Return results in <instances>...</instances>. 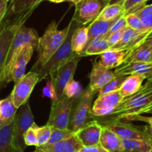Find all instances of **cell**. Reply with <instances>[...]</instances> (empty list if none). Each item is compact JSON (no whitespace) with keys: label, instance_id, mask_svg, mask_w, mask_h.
I'll list each match as a JSON object with an SVG mask.
<instances>
[{"label":"cell","instance_id":"43","mask_svg":"<svg viewBox=\"0 0 152 152\" xmlns=\"http://www.w3.org/2000/svg\"><path fill=\"white\" fill-rule=\"evenodd\" d=\"M123 120L126 121H141L147 123L148 125L152 126V117H144L142 115H136L129 117Z\"/></svg>","mask_w":152,"mask_h":152},{"label":"cell","instance_id":"46","mask_svg":"<svg viewBox=\"0 0 152 152\" xmlns=\"http://www.w3.org/2000/svg\"><path fill=\"white\" fill-rule=\"evenodd\" d=\"M143 23L145 30L148 31H152V15L140 19Z\"/></svg>","mask_w":152,"mask_h":152},{"label":"cell","instance_id":"54","mask_svg":"<svg viewBox=\"0 0 152 152\" xmlns=\"http://www.w3.org/2000/svg\"><path fill=\"white\" fill-rule=\"evenodd\" d=\"M148 114H152V110H151V111H149V113H148Z\"/></svg>","mask_w":152,"mask_h":152},{"label":"cell","instance_id":"35","mask_svg":"<svg viewBox=\"0 0 152 152\" xmlns=\"http://www.w3.org/2000/svg\"><path fill=\"white\" fill-rule=\"evenodd\" d=\"M36 133H37V141H38V147L42 146L47 144L50 137L51 135L52 127L46 124L45 126L39 127L36 126Z\"/></svg>","mask_w":152,"mask_h":152},{"label":"cell","instance_id":"13","mask_svg":"<svg viewBox=\"0 0 152 152\" xmlns=\"http://www.w3.org/2000/svg\"><path fill=\"white\" fill-rule=\"evenodd\" d=\"M101 126L108 128L122 140H150L140 127L124 123L122 120H101Z\"/></svg>","mask_w":152,"mask_h":152},{"label":"cell","instance_id":"29","mask_svg":"<svg viewBox=\"0 0 152 152\" xmlns=\"http://www.w3.org/2000/svg\"><path fill=\"white\" fill-rule=\"evenodd\" d=\"M124 152H150L152 149L151 140H122Z\"/></svg>","mask_w":152,"mask_h":152},{"label":"cell","instance_id":"4","mask_svg":"<svg viewBox=\"0 0 152 152\" xmlns=\"http://www.w3.org/2000/svg\"><path fill=\"white\" fill-rule=\"evenodd\" d=\"M80 26L82 25H80L78 22H77L73 19H71L70 22L69 31L65 41L52 55L48 61L37 73L39 77V82L46 80L48 77L54 72L59 66L63 65L65 62L75 56L76 53L73 52L72 48H71V37L74 31Z\"/></svg>","mask_w":152,"mask_h":152},{"label":"cell","instance_id":"40","mask_svg":"<svg viewBox=\"0 0 152 152\" xmlns=\"http://www.w3.org/2000/svg\"><path fill=\"white\" fill-rule=\"evenodd\" d=\"M46 81H47V83H46L45 86L42 90L43 96L50 98L51 100H57V99H59L51 81L48 78L46 79Z\"/></svg>","mask_w":152,"mask_h":152},{"label":"cell","instance_id":"17","mask_svg":"<svg viewBox=\"0 0 152 152\" xmlns=\"http://www.w3.org/2000/svg\"><path fill=\"white\" fill-rule=\"evenodd\" d=\"M22 25L0 26V80L2 77L6 59L10 45L18 30Z\"/></svg>","mask_w":152,"mask_h":152},{"label":"cell","instance_id":"10","mask_svg":"<svg viewBox=\"0 0 152 152\" xmlns=\"http://www.w3.org/2000/svg\"><path fill=\"white\" fill-rule=\"evenodd\" d=\"M83 57L76 54L71 59L59 66L56 71L50 75V81L54 87L59 99L63 95V91L68 82L74 79V75L77 70V65Z\"/></svg>","mask_w":152,"mask_h":152},{"label":"cell","instance_id":"25","mask_svg":"<svg viewBox=\"0 0 152 152\" xmlns=\"http://www.w3.org/2000/svg\"><path fill=\"white\" fill-rule=\"evenodd\" d=\"M144 80L143 77L138 74L127 76L120 88V94L124 99L138 93L142 88Z\"/></svg>","mask_w":152,"mask_h":152},{"label":"cell","instance_id":"1","mask_svg":"<svg viewBox=\"0 0 152 152\" xmlns=\"http://www.w3.org/2000/svg\"><path fill=\"white\" fill-rule=\"evenodd\" d=\"M70 29V23L63 30H58V24L52 21L45 31L44 34L39 39L37 61L31 71L37 73L39 70L48 61L65 41Z\"/></svg>","mask_w":152,"mask_h":152},{"label":"cell","instance_id":"12","mask_svg":"<svg viewBox=\"0 0 152 152\" xmlns=\"http://www.w3.org/2000/svg\"><path fill=\"white\" fill-rule=\"evenodd\" d=\"M124 100L120 90L110 92L98 96L92 105L91 116L94 117H102L111 114Z\"/></svg>","mask_w":152,"mask_h":152},{"label":"cell","instance_id":"11","mask_svg":"<svg viewBox=\"0 0 152 152\" xmlns=\"http://www.w3.org/2000/svg\"><path fill=\"white\" fill-rule=\"evenodd\" d=\"M37 83H39L38 74L30 71L15 83L10 96L16 108H19L23 104L28 102Z\"/></svg>","mask_w":152,"mask_h":152},{"label":"cell","instance_id":"37","mask_svg":"<svg viewBox=\"0 0 152 152\" xmlns=\"http://www.w3.org/2000/svg\"><path fill=\"white\" fill-rule=\"evenodd\" d=\"M125 16H126V20L128 27L132 28V29L137 30V31H144V32H151V31H148L145 30L142 20L135 14L131 13V14L126 15Z\"/></svg>","mask_w":152,"mask_h":152},{"label":"cell","instance_id":"30","mask_svg":"<svg viewBox=\"0 0 152 152\" xmlns=\"http://www.w3.org/2000/svg\"><path fill=\"white\" fill-rule=\"evenodd\" d=\"M124 15V9L121 4H108L102 10L96 20L110 22Z\"/></svg>","mask_w":152,"mask_h":152},{"label":"cell","instance_id":"42","mask_svg":"<svg viewBox=\"0 0 152 152\" xmlns=\"http://www.w3.org/2000/svg\"><path fill=\"white\" fill-rule=\"evenodd\" d=\"M134 14H135L137 16H138L140 19H142V18L151 16L152 15V4H145L144 7H142V8L140 9L139 10H137V12H135Z\"/></svg>","mask_w":152,"mask_h":152},{"label":"cell","instance_id":"6","mask_svg":"<svg viewBox=\"0 0 152 152\" xmlns=\"http://www.w3.org/2000/svg\"><path fill=\"white\" fill-rule=\"evenodd\" d=\"M94 94L89 87H88L79 98L76 106L73 108L68 129L74 133L93 120L91 108Z\"/></svg>","mask_w":152,"mask_h":152},{"label":"cell","instance_id":"20","mask_svg":"<svg viewBox=\"0 0 152 152\" xmlns=\"http://www.w3.org/2000/svg\"><path fill=\"white\" fill-rule=\"evenodd\" d=\"M117 76H129L138 74L149 80L152 77V62H129L123 63L114 71Z\"/></svg>","mask_w":152,"mask_h":152},{"label":"cell","instance_id":"24","mask_svg":"<svg viewBox=\"0 0 152 152\" xmlns=\"http://www.w3.org/2000/svg\"><path fill=\"white\" fill-rule=\"evenodd\" d=\"M18 108L15 106L10 94L0 100V128L7 126L14 120Z\"/></svg>","mask_w":152,"mask_h":152},{"label":"cell","instance_id":"9","mask_svg":"<svg viewBox=\"0 0 152 152\" xmlns=\"http://www.w3.org/2000/svg\"><path fill=\"white\" fill-rule=\"evenodd\" d=\"M35 123L34 115L31 111L29 101L19 108L16 117L14 127V143L17 152H24L27 145L24 141V135L27 130Z\"/></svg>","mask_w":152,"mask_h":152},{"label":"cell","instance_id":"14","mask_svg":"<svg viewBox=\"0 0 152 152\" xmlns=\"http://www.w3.org/2000/svg\"><path fill=\"white\" fill-rule=\"evenodd\" d=\"M34 50L35 49L31 44H26L23 46L12 65L7 80V84L10 82H14L16 83L25 75L27 65L31 60Z\"/></svg>","mask_w":152,"mask_h":152},{"label":"cell","instance_id":"18","mask_svg":"<svg viewBox=\"0 0 152 152\" xmlns=\"http://www.w3.org/2000/svg\"><path fill=\"white\" fill-rule=\"evenodd\" d=\"M132 50L129 49H108L101 53L98 63L107 69L117 68L124 63Z\"/></svg>","mask_w":152,"mask_h":152},{"label":"cell","instance_id":"53","mask_svg":"<svg viewBox=\"0 0 152 152\" xmlns=\"http://www.w3.org/2000/svg\"><path fill=\"white\" fill-rule=\"evenodd\" d=\"M47 1H51V2L53 3H61L63 2V1H65V0H47Z\"/></svg>","mask_w":152,"mask_h":152},{"label":"cell","instance_id":"31","mask_svg":"<svg viewBox=\"0 0 152 152\" xmlns=\"http://www.w3.org/2000/svg\"><path fill=\"white\" fill-rule=\"evenodd\" d=\"M108 49H110V47L108 40L103 37H98L89 43L83 53V56L101 54Z\"/></svg>","mask_w":152,"mask_h":152},{"label":"cell","instance_id":"5","mask_svg":"<svg viewBox=\"0 0 152 152\" xmlns=\"http://www.w3.org/2000/svg\"><path fill=\"white\" fill-rule=\"evenodd\" d=\"M43 0H13L0 26L24 25L35 9Z\"/></svg>","mask_w":152,"mask_h":152},{"label":"cell","instance_id":"56","mask_svg":"<svg viewBox=\"0 0 152 152\" xmlns=\"http://www.w3.org/2000/svg\"><path fill=\"white\" fill-rule=\"evenodd\" d=\"M150 152H152V149L151 150V151H150Z\"/></svg>","mask_w":152,"mask_h":152},{"label":"cell","instance_id":"2","mask_svg":"<svg viewBox=\"0 0 152 152\" xmlns=\"http://www.w3.org/2000/svg\"><path fill=\"white\" fill-rule=\"evenodd\" d=\"M151 110H152V91L137 93L125 99L111 114L99 118L101 120H123L132 116L148 114Z\"/></svg>","mask_w":152,"mask_h":152},{"label":"cell","instance_id":"7","mask_svg":"<svg viewBox=\"0 0 152 152\" xmlns=\"http://www.w3.org/2000/svg\"><path fill=\"white\" fill-rule=\"evenodd\" d=\"M75 101L76 99L65 96H62L57 100H52L47 125L55 129H68L71 112Z\"/></svg>","mask_w":152,"mask_h":152},{"label":"cell","instance_id":"27","mask_svg":"<svg viewBox=\"0 0 152 152\" xmlns=\"http://www.w3.org/2000/svg\"><path fill=\"white\" fill-rule=\"evenodd\" d=\"M152 62V46L141 43L131 51L124 63Z\"/></svg>","mask_w":152,"mask_h":152},{"label":"cell","instance_id":"48","mask_svg":"<svg viewBox=\"0 0 152 152\" xmlns=\"http://www.w3.org/2000/svg\"><path fill=\"white\" fill-rule=\"evenodd\" d=\"M140 129L144 132V134L146 135L147 137L152 142V126L147 125V126L140 127Z\"/></svg>","mask_w":152,"mask_h":152},{"label":"cell","instance_id":"33","mask_svg":"<svg viewBox=\"0 0 152 152\" xmlns=\"http://www.w3.org/2000/svg\"><path fill=\"white\" fill-rule=\"evenodd\" d=\"M73 135H74V133L69 129H59L52 128L51 135L50 137V139H49L47 144H45V145H53V144L57 143V142L71 137Z\"/></svg>","mask_w":152,"mask_h":152},{"label":"cell","instance_id":"39","mask_svg":"<svg viewBox=\"0 0 152 152\" xmlns=\"http://www.w3.org/2000/svg\"><path fill=\"white\" fill-rule=\"evenodd\" d=\"M36 126L37 124L34 123L24 135V141L27 146H34L38 147V141H37V133H36Z\"/></svg>","mask_w":152,"mask_h":152},{"label":"cell","instance_id":"15","mask_svg":"<svg viewBox=\"0 0 152 152\" xmlns=\"http://www.w3.org/2000/svg\"><path fill=\"white\" fill-rule=\"evenodd\" d=\"M116 77L114 71L103 68L97 62H94L89 74V88L94 94L98 93L101 88Z\"/></svg>","mask_w":152,"mask_h":152},{"label":"cell","instance_id":"44","mask_svg":"<svg viewBox=\"0 0 152 152\" xmlns=\"http://www.w3.org/2000/svg\"><path fill=\"white\" fill-rule=\"evenodd\" d=\"M78 152H108L106 150L104 149L100 144H97L95 145H91V146H83Z\"/></svg>","mask_w":152,"mask_h":152},{"label":"cell","instance_id":"47","mask_svg":"<svg viewBox=\"0 0 152 152\" xmlns=\"http://www.w3.org/2000/svg\"><path fill=\"white\" fill-rule=\"evenodd\" d=\"M151 91H152V77L147 80L146 83L142 86L138 93H148Z\"/></svg>","mask_w":152,"mask_h":152},{"label":"cell","instance_id":"19","mask_svg":"<svg viewBox=\"0 0 152 152\" xmlns=\"http://www.w3.org/2000/svg\"><path fill=\"white\" fill-rule=\"evenodd\" d=\"M150 32L137 31L127 27L117 45L110 49H129L133 50L144 41Z\"/></svg>","mask_w":152,"mask_h":152},{"label":"cell","instance_id":"16","mask_svg":"<svg viewBox=\"0 0 152 152\" xmlns=\"http://www.w3.org/2000/svg\"><path fill=\"white\" fill-rule=\"evenodd\" d=\"M102 126L97 120H93L74 133L83 146H91L99 144Z\"/></svg>","mask_w":152,"mask_h":152},{"label":"cell","instance_id":"21","mask_svg":"<svg viewBox=\"0 0 152 152\" xmlns=\"http://www.w3.org/2000/svg\"><path fill=\"white\" fill-rule=\"evenodd\" d=\"M99 144L108 152H124L122 139L112 131L102 126Z\"/></svg>","mask_w":152,"mask_h":152},{"label":"cell","instance_id":"51","mask_svg":"<svg viewBox=\"0 0 152 152\" xmlns=\"http://www.w3.org/2000/svg\"><path fill=\"white\" fill-rule=\"evenodd\" d=\"M33 152H48L45 149H44L42 147H37V149Z\"/></svg>","mask_w":152,"mask_h":152},{"label":"cell","instance_id":"38","mask_svg":"<svg viewBox=\"0 0 152 152\" xmlns=\"http://www.w3.org/2000/svg\"><path fill=\"white\" fill-rule=\"evenodd\" d=\"M127 26V23H126V16L125 15H123V16H120L118 19H116L114 21V23L111 25V26L110 27L109 30L107 32V34H105V36H103V38L107 39L108 38L111 34H112L113 33L117 32V31H120V30L123 29V28H126Z\"/></svg>","mask_w":152,"mask_h":152},{"label":"cell","instance_id":"3","mask_svg":"<svg viewBox=\"0 0 152 152\" xmlns=\"http://www.w3.org/2000/svg\"><path fill=\"white\" fill-rule=\"evenodd\" d=\"M39 39V37L37 34V31L34 28H27L25 25H22L18 30L7 53V59L4 64V71L0 80V86H4L7 85V80L8 78L12 65L23 46L26 44H31L34 46V49L37 50L38 47Z\"/></svg>","mask_w":152,"mask_h":152},{"label":"cell","instance_id":"22","mask_svg":"<svg viewBox=\"0 0 152 152\" xmlns=\"http://www.w3.org/2000/svg\"><path fill=\"white\" fill-rule=\"evenodd\" d=\"M16 118L7 126L0 128V152H17L14 143Z\"/></svg>","mask_w":152,"mask_h":152},{"label":"cell","instance_id":"45","mask_svg":"<svg viewBox=\"0 0 152 152\" xmlns=\"http://www.w3.org/2000/svg\"><path fill=\"white\" fill-rule=\"evenodd\" d=\"M8 2L9 1L7 0H0V25L4 19L6 12H7Z\"/></svg>","mask_w":152,"mask_h":152},{"label":"cell","instance_id":"8","mask_svg":"<svg viewBox=\"0 0 152 152\" xmlns=\"http://www.w3.org/2000/svg\"><path fill=\"white\" fill-rule=\"evenodd\" d=\"M110 0H82L75 4V12L72 19L80 25H86L97 19Z\"/></svg>","mask_w":152,"mask_h":152},{"label":"cell","instance_id":"36","mask_svg":"<svg viewBox=\"0 0 152 152\" xmlns=\"http://www.w3.org/2000/svg\"><path fill=\"white\" fill-rule=\"evenodd\" d=\"M148 0H126L123 4L124 9V15L134 13L140 9L146 4V2Z\"/></svg>","mask_w":152,"mask_h":152},{"label":"cell","instance_id":"32","mask_svg":"<svg viewBox=\"0 0 152 152\" xmlns=\"http://www.w3.org/2000/svg\"><path fill=\"white\" fill-rule=\"evenodd\" d=\"M83 93V87L80 84V83L72 79L65 86L62 96H65L68 98H71V99H77L81 96Z\"/></svg>","mask_w":152,"mask_h":152},{"label":"cell","instance_id":"52","mask_svg":"<svg viewBox=\"0 0 152 152\" xmlns=\"http://www.w3.org/2000/svg\"><path fill=\"white\" fill-rule=\"evenodd\" d=\"M82 0H65V1H70V2L73 3L74 4H77V3H79L80 1H81Z\"/></svg>","mask_w":152,"mask_h":152},{"label":"cell","instance_id":"34","mask_svg":"<svg viewBox=\"0 0 152 152\" xmlns=\"http://www.w3.org/2000/svg\"><path fill=\"white\" fill-rule=\"evenodd\" d=\"M126 77H127V76H117L115 78H114L112 80H111L108 84L105 85L102 88H101L100 90L99 91V92H98V94H99L98 96H100V95L110 93V92H113L115 91L120 90L122 84H123V82L125 81Z\"/></svg>","mask_w":152,"mask_h":152},{"label":"cell","instance_id":"26","mask_svg":"<svg viewBox=\"0 0 152 152\" xmlns=\"http://www.w3.org/2000/svg\"><path fill=\"white\" fill-rule=\"evenodd\" d=\"M40 147L45 149L48 152H78L83 145L77 137L73 135L71 137L53 145H42Z\"/></svg>","mask_w":152,"mask_h":152},{"label":"cell","instance_id":"28","mask_svg":"<svg viewBox=\"0 0 152 152\" xmlns=\"http://www.w3.org/2000/svg\"><path fill=\"white\" fill-rule=\"evenodd\" d=\"M115 20L110 21V22L94 20L91 23L89 24L88 25V41L87 46L91 42H92L96 38L102 37L103 36H105L109 30L110 27L111 26V25L114 23ZM87 46H86V48H87Z\"/></svg>","mask_w":152,"mask_h":152},{"label":"cell","instance_id":"41","mask_svg":"<svg viewBox=\"0 0 152 152\" xmlns=\"http://www.w3.org/2000/svg\"><path fill=\"white\" fill-rule=\"evenodd\" d=\"M126 28H127V27H126ZM126 28H123V29L120 30V31H117V32L113 33L112 34H111V35L108 37V38L107 39V40H108V45H109L110 48L114 47L115 45H117V43L120 42V39H121L122 36H123Z\"/></svg>","mask_w":152,"mask_h":152},{"label":"cell","instance_id":"49","mask_svg":"<svg viewBox=\"0 0 152 152\" xmlns=\"http://www.w3.org/2000/svg\"><path fill=\"white\" fill-rule=\"evenodd\" d=\"M142 43H144V44L149 45L152 46V31L149 33L148 36L146 37V38L144 39V41L142 42Z\"/></svg>","mask_w":152,"mask_h":152},{"label":"cell","instance_id":"23","mask_svg":"<svg viewBox=\"0 0 152 152\" xmlns=\"http://www.w3.org/2000/svg\"><path fill=\"white\" fill-rule=\"evenodd\" d=\"M88 41V28L83 25L77 28L71 37V48L74 53L83 56Z\"/></svg>","mask_w":152,"mask_h":152},{"label":"cell","instance_id":"50","mask_svg":"<svg viewBox=\"0 0 152 152\" xmlns=\"http://www.w3.org/2000/svg\"><path fill=\"white\" fill-rule=\"evenodd\" d=\"M126 1V0H110L109 4H121V5H123Z\"/></svg>","mask_w":152,"mask_h":152},{"label":"cell","instance_id":"55","mask_svg":"<svg viewBox=\"0 0 152 152\" xmlns=\"http://www.w3.org/2000/svg\"><path fill=\"white\" fill-rule=\"evenodd\" d=\"M7 1H13V0H7Z\"/></svg>","mask_w":152,"mask_h":152}]
</instances>
